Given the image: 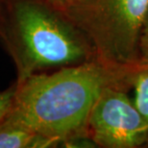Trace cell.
I'll return each instance as SVG.
<instances>
[{
  "instance_id": "1",
  "label": "cell",
  "mask_w": 148,
  "mask_h": 148,
  "mask_svg": "<svg viewBox=\"0 0 148 148\" xmlns=\"http://www.w3.org/2000/svg\"><path fill=\"white\" fill-rule=\"evenodd\" d=\"M140 66H116L95 56L50 74H33L14 83L7 116L56 144H71L88 137V115L105 88L133 84Z\"/></svg>"
},
{
  "instance_id": "2",
  "label": "cell",
  "mask_w": 148,
  "mask_h": 148,
  "mask_svg": "<svg viewBox=\"0 0 148 148\" xmlns=\"http://www.w3.org/2000/svg\"><path fill=\"white\" fill-rule=\"evenodd\" d=\"M0 40L14 61L16 83L95 57L85 34L44 0H3Z\"/></svg>"
},
{
  "instance_id": "3",
  "label": "cell",
  "mask_w": 148,
  "mask_h": 148,
  "mask_svg": "<svg viewBox=\"0 0 148 148\" xmlns=\"http://www.w3.org/2000/svg\"><path fill=\"white\" fill-rule=\"evenodd\" d=\"M148 0H84L70 14L95 56L116 66H138V37ZM143 66V64H141Z\"/></svg>"
},
{
  "instance_id": "4",
  "label": "cell",
  "mask_w": 148,
  "mask_h": 148,
  "mask_svg": "<svg viewBox=\"0 0 148 148\" xmlns=\"http://www.w3.org/2000/svg\"><path fill=\"white\" fill-rule=\"evenodd\" d=\"M122 86L105 88L93 105L87 135L105 148H135L148 143V124Z\"/></svg>"
},
{
  "instance_id": "5",
  "label": "cell",
  "mask_w": 148,
  "mask_h": 148,
  "mask_svg": "<svg viewBox=\"0 0 148 148\" xmlns=\"http://www.w3.org/2000/svg\"><path fill=\"white\" fill-rule=\"evenodd\" d=\"M57 144L10 117L0 123V148L52 147Z\"/></svg>"
},
{
  "instance_id": "6",
  "label": "cell",
  "mask_w": 148,
  "mask_h": 148,
  "mask_svg": "<svg viewBox=\"0 0 148 148\" xmlns=\"http://www.w3.org/2000/svg\"><path fill=\"white\" fill-rule=\"evenodd\" d=\"M135 88L134 103L148 124V66H141L133 79Z\"/></svg>"
},
{
  "instance_id": "7",
  "label": "cell",
  "mask_w": 148,
  "mask_h": 148,
  "mask_svg": "<svg viewBox=\"0 0 148 148\" xmlns=\"http://www.w3.org/2000/svg\"><path fill=\"white\" fill-rule=\"evenodd\" d=\"M138 49L140 64L143 66H148V11L140 28Z\"/></svg>"
},
{
  "instance_id": "8",
  "label": "cell",
  "mask_w": 148,
  "mask_h": 148,
  "mask_svg": "<svg viewBox=\"0 0 148 148\" xmlns=\"http://www.w3.org/2000/svg\"><path fill=\"white\" fill-rule=\"evenodd\" d=\"M16 84L12 85L7 90L0 91V123L7 117L13 106Z\"/></svg>"
},
{
  "instance_id": "9",
  "label": "cell",
  "mask_w": 148,
  "mask_h": 148,
  "mask_svg": "<svg viewBox=\"0 0 148 148\" xmlns=\"http://www.w3.org/2000/svg\"><path fill=\"white\" fill-rule=\"evenodd\" d=\"M44 1L60 11L69 18L70 14L82 4L84 0H44Z\"/></svg>"
},
{
  "instance_id": "10",
  "label": "cell",
  "mask_w": 148,
  "mask_h": 148,
  "mask_svg": "<svg viewBox=\"0 0 148 148\" xmlns=\"http://www.w3.org/2000/svg\"><path fill=\"white\" fill-rule=\"evenodd\" d=\"M2 13H3V0H0V20L2 17Z\"/></svg>"
}]
</instances>
